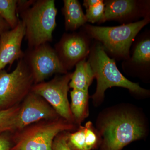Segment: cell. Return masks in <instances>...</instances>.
Masks as SVG:
<instances>
[{
	"label": "cell",
	"mask_w": 150,
	"mask_h": 150,
	"mask_svg": "<svg viewBox=\"0 0 150 150\" xmlns=\"http://www.w3.org/2000/svg\"><path fill=\"white\" fill-rule=\"evenodd\" d=\"M20 104L6 110H0V132L13 131Z\"/></svg>",
	"instance_id": "ac0fdd59"
},
{
	"label": "cell",
	"mask_w": 150,
	"mask_h": 150,
	"mask_svg": "<svg viewBox=\"0 0 150 150\" xmlns=\"http://www.w3.org/2000/svg\"><path fill=\"white\" fill-rule=\"evenodd\" d=\"M54 49L67 71L83 59L88 51L84 38L75 33L64 35Z\"/></svg>",
	"instance_id": "8fae6325"
},
{
	"label": "cell",
	"mask_w": 150,
	"mask_h": 150,
	"mask_svg": "<svg viewBox=\"0 0 150 150\" xmlns=\"http://www.w3.org/2000/svg\"><path fill=\"white\" fill-rule=\"evenodd\" d=\"M34 84L32 74L23 59L8 73L0 71V110H6L22 102Z\"/></svg>",
	"instance_id": "5b68a950"
},
{
	"label": "cell",
	"mask_w": 150,
	"mask_h": 150,
	"mask_svg": "<svg viewBox=\"0 0 150 150\" xmlns=\"http://www.w3.org/2000/svg\"><path fill=\"white\" fill-rule=\"evenodd\" d=\"M96 129L101 137L99 150H122L149 137V124L142 108L121 103L105 108L98 115Z\"/></svg>",
	"instance_id": "6da1fadb"
},
{
	"label": "cell",
	"mask_w": 150,
	"mask_h": 150,
	"mask_svg": "<svg viewBox=\"0 0 150 150\" xmlns=\"http://www.w3.org/2000/svg\"><path fill=\"white\" fill-rule=\"evenodd\" d=\"M78 127L61 117L35 122L12 133L13 150H52L58 134L76 131Z\"/></svg>",
	"instance_id": "277c9868"
},
{
	"label": "cell",
	"mask_w": 150,
	"mask_h": 150,
	"mask_svg": "<svg viewBox=\"0 0 150 150\" xmlns=\"http://www.w3.org/2000/svg\"><path fill=\"white\" fill-rule=\"evenodd\" d=\"M23 59L32 74L34 84L45 81L55 74L68 73L56 50L48 43L28 48Z\"/></svg>",
	"instance_id": "52a82bcc"
},
{
	"label": "cell",
	"mask_w": 150,
	"mask_h": 150,
	"mask_svg": "<svg viewBox=\"0 0 150 150\" xmlns=\"http://www.w3.org/2000/svg\"><path fill=\"white\" fill-rule=\"evenodd\" d=\"M60 117L42 97L30 91L20 104V108L12 133L40 121Z\"/></svg>",
	"instance_id": "9c48e42d"
},
{
	"label": "cell",
	"mask_w": 150,
	"mask_h": 150,
	"mask_svg": "<svg viewBox=\"0 0 150 150\" xmlns=\"http://www.w3.org/2000/svg\"><path fill=\"white\" fill-rule=\"evenodd\" d=\"M62 13L64 16L65 28L74 30L87 22L85 15L77 0H64Z\"/></svg>",
	"instance_id": "5bb4252c"
},
{
	"label": "cell",
	"mask_w": 150,
	"mask_h": 150,
	"mask_svg": "<svg viewBox=\"0 0 150 150\" xmlns=\"http://www.w3.org/2000/svg\"><path fill=\"white\" fill-rule=\"evenodd\" d=\"M10 29L9 25L3 19L0 17V35Z\"/></svg>",
	"instance_id": "cb8c5ba5"
},
{
	"label": "cell",
	"mask_w": 150,
	"mask_h": 150,
	"mask_svg": "<svg viewBox=\"0 0 150 150\" xmlns=\"http://www.w3.org/2000/svg\"><path fill=\"white\" fill-rule=\"evenodd\" d=\"M57 13L54 0L35 1L31 6L19 13L25 28V38L28 48L52 41Z\"/></svg>",
	"instance_id": "3957f363"
},
{
	"label": "cell",
	"mask_w": 150,
	"mask_h": 150,
	"mask_svg": "<svg viewBox=\"0 0 150 150\" xmlns=\"http://www.w3.org/2000/svg\"><path fill=\"white\" fill-rule=\"evenodd\" d=\"M66 142L71 150H95L99 149L101 137L91 121L79 126L74 131H67Z\"/></svg>",
	"instance_id": "7c38bea8"
},
{
	"label": "cell",
	"mask_w": 150,
	"mask_h": 150,
	"mask_svg": "<svg viewBox=\"0 0 150 150\" xmlns=\"http://www.w3.org/2000/svg\"><path fill=\"white\" fill-rule=\"evenodd\" d=\"M25 35V28L21 20L16 27L0 35V71L7 65L11 67L14 62L23 59L24 52L21 45Z\"/></svg>",
	"instance_id": "30bf717a"
},
{
	"label": "cell",
	"mask_w": 150,
	"mask_h": 150,
	"mask_svg": "<svg viewBox=\"0 0 150 150\" xmlns=\"http://www.w3.org/2000/svg\"><path fill=\"white\" fill-rule=\"evenodd\" d=\"M35 1L32 0H18L17 7V13H20L26 9L30 7L34 3Z\"/></svg>",
	"instance_id": "603a6c76"
},
{
	"label": "cell",
	"mask_w": 150,
	"mask_h": 150,
	"mask_svg": "<svg viewBox=\"0 0 150 150\" xmlns=\"http://www.w3.org/2000/svg\"><path fill=\"white\" fill-rule=\"evenodd\" d=\"M86 14L87 21L94 23L97 22H102L104 17L105 4L103 1L98 0L94 4L86 7Z\"/></svg>",
	"instance_id": "ffe728a7"
},
{
	"label": "cell",
	"mask_w": 150,
	"mask_h": 150,
	"mask_svg": "<svg viewBox=\"0 0 150 150\" xmlns=\"http://www.w3.org/2000/svg\"><path fill=\"white\" fill-rule=\"evenodd\" d=\"M72 74L56 76L51 80L34 84L31 91L44 98L60 117L75 124L68 97Z\"/></svg>",
	"instance_id": "ba28073f"
},
{
	"label": "cell",
	"mask_w": 150,
	"mask_h": 150,
	"mask_svg": "<svg viewBox=\"0 0 150 150\" xmlns=\"http://www.w3.org/2000/svg\"><path fill=\"white\" fill-rule=\"evenodd\" d=\"M133 60L138 64H146L150 61V40L144 39L138 43L135 48Z\"/></svg>",
	"instance_id": "d6986e66"
},
{
	"label": "cell",
	"mask_w": 150,
	"mask_h": 150,
	"mask_svg": "<svg viewBox=\"0 0 150 150\" xmlns=\"http://www.w3.org/2000/svg\"><path fill=\"white\" fill-rule=\"evenodd\" d=\"M88 61L97 80L96 91L91 97L95 107H99L103 103L105 91L112 87L127 89L139 99L149 96V91L141 87L139 84L129 80L122 74L114 60L108 56L103 46L96 45L92 50Z\"/></svg>",
	"instance_id": "7a4b0ae2"
},
{
	"label": "cell",
	"mask_w": 150,
	"mask_h": 150,
	"mask_svg": "<svg viewBox=\"0 0 150 150\" xmlns=\"http://www.w3.org/2000/svg\"><path fill=\"white\" fill-rule=\"evenodd\" d=\"M66 132H61L56 136L52 144V150H71L66 142Z\"/></svg>",
	"instance_id": "7402d4cb"
},
{
	"label": "cell",
	"mask_w": 150,
	"mask_h": 150,
	"mask_svg": "<svg viewBox=\"0 0 150 150\" xmlns=\"http://www.w3.org/2000/svg\"><path fill=\"white\" fill-rule=\"evenodd\" d=\"M149 22V19L115 27L87 26L92 37L102 43L103 47L115 56L128 58L132 42L140 30Z\"/></svg>",
	"instance_id": "8992f818"
},
{
	"label": "cell",
	"mask_w": 150,
	"mask_h": 150,
	"mask_svg": "<svg viewBox=\"0 0 150 150\" xmlns=\"http://www.w3.org/2000/svg\"><path fill=\"white\" fill-rule=\"evenodd\" d=\"M94 78L89 62L83 59L76 64V69L72 74L69 84L70 88L88 91Z\"/></svg>",
	"instance_id": "9a60e30c"
},
{
	"label": "cell",
	"mask_w": 150,
	"mask_h": 150,
	"mask_svg": "<svg viewBox=\"0 0 150 150\" xmlns=\"http://www.w3.org/2000/svg\"><path fill=\"white\" fill-rule=\"evenodd\" d=\"M70 110L75 124L79 126L89 115L88 91L73 89L70 92Z\"/></svg>",
	"instance_id": "4fadbf2b"
},
{
	"label": "cell",
	"mask_w": 150,
	"mask_h": 150,
	"mask_svg": "<svg viewBox=\"0 0 150 150\" xmlns=\"http://www.w3.org/2000/svg\"><path fill=\"white\" fill-rule=\"evenodd\" d=\"M104 4V17L101 22L122 18L130 15L137 8L136 1L131 0L108 1Z\"/></svg>",
	"instance_id": "2e32d148"
},
{
	"label": "cell",
	"mask_w": 150,
	"mask_h": 150,
	"mask_svg": "<svg viewBox=\"0 0 150 150\" xmlns=\"http://www.w3.org/2000/svg\"><path fill=\"white\" fill-rule=\"evenodd\" d=\"M13 145L11 132H0V150H13Z\"/></svg>",
	"instance_id": "44dd1931"
},
{
	"label": "cell",
	"mask_w": 150,
	"mask_h": 150,
	"mask_svg": "<svg viewBox=\"0 0 150 150\" xmlns=\"http://www.w3.org/2000/svg\"><path fill=\"white\" fill-rule=\"evenodd\" d=\"M18 0H0V17L13 29L18 24L19 19L17 16Z\"/></svg>",
	"instance_id": "e0dca14e"
}]
</instances>
